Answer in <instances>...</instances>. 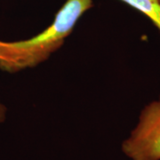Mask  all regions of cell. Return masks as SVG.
Here are the masks:
<instances>
[{"mask_svg":"<svg viewBox=\"0 0 160 160\" xmlns=\"http://www.w3.org/2000/svg\"><path fill=\"white\" fill-rule=\"evenodd\" d=\"M125 4L142 12L160 31L159 0H120Z\"/></svg>","mask_w":160,"mask_h":160,"instance_id":"cell-3","label":"cell"},{"mask_svg":"<svg viewBox=\"0 0 160 160\" xmlns=\"http://www.w3.org/2000/svg\"><path fill=\"white\" fill-rule=\"evenodd\" d=\"M6 113H7V109L5 106V104L2 103V102L0 101V124L6 121Z\"/></svg>","mask_w":160,"mask_h":160,"instance_id":"cell-4","label":"cell"},{"mask_svg":"<svg viewBox=\"0 0 160 160\" xmlns=\"http://www.w3.org/2000/svg\"><path fill=\"white\" fill-rule=\"evenodd\" d=\"M92 5V0H66L52 22L38 34L18 41L0 39V69L13 74L45 62L63 46Z\"/></svg>","mask_w":160,"mask_h":160,"instance_id":"cell-1","label":"cell"},{"mask_svg":"<svg viewBox=\"0 0 160 160\" xmlns=\"http://www.w3.org/2000/svg\"><path fill=\"white\" fill-rule=\"evenodd\" d=\"M159 2H160V0H159Z\"/></svg>","mask_w":160,"mask_h":160,"instance_id":"cell-5","label":"cell"},{"mask_svg":"<svg viewBox=\"0 0 160 160\" xmlns=\"http://www.w3.org/2000/svg\"><path fill=\"white\" fill-rule=\"evenodd\" d=\"M121 149L131 160H160V95L143 108Z\"/></svg>","mask_w":160,"mask_h":160,"instance_id":"cell-2","label":"cell"}]
</instances>
